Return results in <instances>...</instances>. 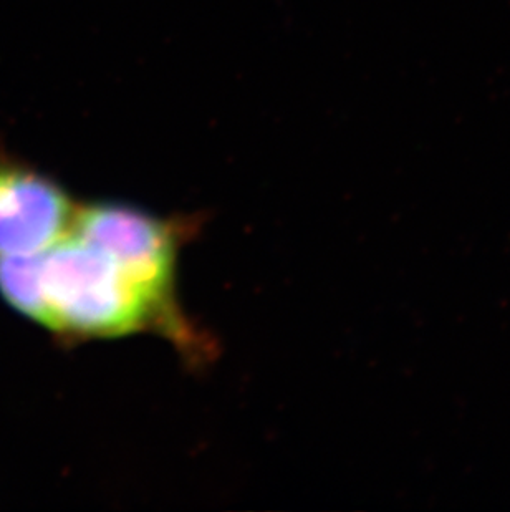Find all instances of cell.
Wrapping results in <instances>:
<instances>
[{"instance_id":"obj_1","label":"cell","mask_w":510,"mask_h":512,"mask_svg":"<svg viewBox=\"0 0 510 512\" xmlns=\"http://www.w3.org/2000/svg\"><path fill=\"white\" fill-rule=\"evenodd\" d=\"M42 284L53 332L120 337L166 322L106 252L72 231L42 251Z\"/></svg>"},{"instance_id":"obj_2","label":"cell","mask_w":510,"mask_h":512,"mask_svg":"<svg viewBox=\"0 0 510 512\" xmlns=\"http://www.w3.org/2000/svg\"><path fill=\"white\" fill-rule=\"evenodd\" d=\"M73 234L106 252L173 327L174 234L158 219L121 206L77 209Z\"/></svg>"},{"instance_id":"obj_3","label":"cell","mask_w":510,"mask_h":512,"mask_svg":"<svg viewBox=\"0 0 510 512\" xmlns=\"http://www.w3.org/2000/svg\"><path fill=\"white\" fill-rule=\"evenodd\" d=\"M75 213L57 184L0 148V257L49 249L72 231Z\"/></svg>"},{"instance_id":"obj_4","label":"cell","mask_w":510,"mask_h":512,"mask_svg":"<svg viewBox=\"0 0 510 512\" xmlns=\"http://www.w3.org/2000/svg\"><path fill=\"white\" fill-rule=\"evenodd\" d=\"M0 294L20 314L52 330L42 284V252L0 257Z\"/></svg>"}]
</instances>
